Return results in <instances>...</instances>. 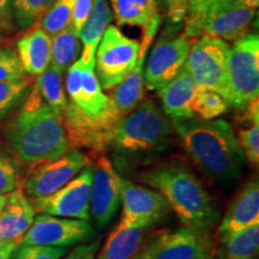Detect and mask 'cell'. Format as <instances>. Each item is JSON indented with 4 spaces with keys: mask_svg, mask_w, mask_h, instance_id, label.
I'll list each match as a JSON object with an SVG mask.
<instances>
[{
    "mask_svg": "<svg viewBox=\"0 0 259 259\" xmlns=\"http://www.w3.org/2000/svg\"><path fill=\"white\" fill-rule=\"evenodd\" d=\"M154 2L156 3L157 6H158V9H160L161 6H163V2H164V0H154Z\"/></svg>",
    "mask_w": 259,
    "mask_h": 259,
    "instance_id": "44",
    "label": "cell"
},
{
    "mask_svg": "<svg viewBox=\"0 0 259 259\" xmlns=\"http://www.w3.org/2000/svg\"><path fill=\"white\" fill-rule=\"evenodd\" d=\"M236 138L244 156L257 166L259 162V122H253L247 128H241Z\"/></svg>",
    "mask_w": 259,
    "mask_h": 259,
    "instance_id": "33",
    "label": "cell"
},
{
    "mask_svg": "<svg viewBox=\"0 0 259 259\" xmlns=\"http://www.w3.org/2000/svg\"><path fill=\"white\" fill-rule=\"evenodd\" d=\"M200 89L189 71L183 67L167 85L158 90L162 111L170 120L194 118L192 103Z\"/></svg>",
    "mask_w": 259,
    "mask_h": 259,
    "instance_id": "19",
    "label": "cell"
},
{
    "mask_svg": "<svg viewBox=\"0 0 259 259\" xmlns=\"http://www.w3.org/2000/svg\"><path fill=\"white\" fill-rule=\"evenodd\" d=\"M93 3L94 0H76V3H74L72 27L78 35L82 30L84 23L88 19V16L93 8Z\"/></svg>",
    "mask_w": 259,
    "mask_h": 259,
    "instance_id": "37",
    "label": "cell"
},
{
    "mask_svg": "<svg viewBox=\"0 0 259 259\" xmlns=\"http://www.w3.org/2000/svg\"><path fill=\"white\" fill-rule=\"evenodd\" d=\"M228 52L229 46L226 41L210 35H202L191 46L184 67L200 88L218 93L231 105L227 74Z\"/></svg>",
    "mask_w": 259,
    "mask_h": 259,
    "instance_id": "7",
    "label": "cell"
},
{
    "mask_svg": "<svg viewBox=\"0 0 259 259\" xmlns=\"http://www.w3.org/2000/svg\"><path fill=\"white\" fill-rule=\"evenodd\" d=\"M66 253L63 247L53 246H21L16 259H60Z\"/></svg>",
    "mask_w": 259,
    "mask_h": 259,
    "instance_id": "35",
    "label": "cell"
},
{
    "mask_svg": "<svg viewBox=\"0 0 259 259\" xmlns=\"http://www.w3.org/2000/svg\"><path fill=\"white\" fill-rule=\"evenodd\" d=\"M147 185L154 187L166 199L170 210L184 225L203 236L219 218L213 200L192 171L181 164H164L142 176Z\"/></svg>",
    "mask_w": 259,
    "mask_h": 259,
    "instance_id": "3",
    "label": "cell"
},
{
    "mask_svg": "<svg viewBox=\"0 0 259 259\" xmlns=\"http://www.w3.org/2000/svg\"><path fill=\"white\" fill-rule=\"evenodd\" d=\"M96 233L88 221L65 219L41 213L25 233L21 246H53L67 247L79 242L90 241Z\"/></svg>",
    "mask_w": 259,
    "mask_h": 259,
    "instance_id": "12",
    "label": "cell"
},
{
    "mask_svg": "<svg viewBox=\"0 0 259 259\" xmlns=\"http://www.w3.org/2000/svg\"><path fill=\"white\" fill-rule=\"evenodd\" d=\"M93 179V164H88L54 193L40 198H31L30 203L36 212L65 219L90 221L89 199Z\"/></svg>",
    "mask_w": 259,
    "mask_h": 259,
    "instance_id": "10",
    "label": "cell"
},
{
    "mask_svg": "<svg viewBox=\"0 0 259 259\" xmlns=\"http://www.w3.org/2000/svg\"><path fill=\"white\" fill-rule=\"evenodd\" d=\"M25 103L46 106L58 115L63 116L67 105V96L63 84V73L50 64L44 72L36 76Z\"/></svg>",
    "mask_w": 259,
    "mask_h": 259,
    "instance_id": "22",
    "label": "cell"
},
{
    "mask_svg": "<svg viewBox=\"0 0 259 259\" xmlns=\"http://www.w3.org/2000/svg\"><path fill=\"white\" fill-rule=\"evenodd\" d=\"M259 225V183L252 178L236 194L219 227L220 239Z\"/></svg>",
    "mask_w": 259,
    "mask_h": 259,
    "instance_id": "18",
    "label": "cell"
},
{
    "mask_svg": "<svg viewBox=\"0 0 259 259\" xmlns=\"http://www.w3.org/2000/svg\"><path fill=\"white\" fill-rule=\"evenodd\" d=\"M204 236L190 227L155 234L141 257L143 259H197L205 254Z\"/></svg>",
    "mask_w": 259,
    "mask_h": 259,
    "instance_id": "17",
    "label": "cell"
},
{
    "mask_svg": "<svg viewBox=\"0 0 259 259\" xmlns=\"http://www.w3.org/2000/svg\"><path fill=\"white\" fill-rule=\"evenodd\" d=\"M65 90L67 105L61 118L71 149L87 148L97 153L108 149L120 118L100 87L95 63L74 61L67 70Z\"/></svg>",
    "mask_w": 259,
    "mask_h": 259,
    "instance_id": "1",
    "label": "cell"
},
{
    "mask_svg": "<svg viewBox=\"0 0 259 259\" xmlns=\"http://www.w3.org/2000/svg\"><path fill=\"white\" fill-rule=\"evenodd\" d=\"M19 246L17 242H0V259H11Z\"/></svg>",
    "mask_w": 259,
    "mask_h": 259,
    "instance_id": "41",
    "label": "cell"
},
{
    "mask_svg": "<svg viewBox=\"0 0 259 259\" xmlns=\"http://www.w3.org/2000/svg\"><path fill=\"white\" fill-rule=\"evenodd\" d=\"M121 203V177L105 156L93 164L89 213L99 228H106Z\"/></svg>",
    "mask_w": 259,
    "mask_h": 259,
    "instance_id": "14",
    "label": "cell"
},
{
    "mask_svg": "<svg viewBox=\"0 0 259 259\" xmlns=\"http://www.w3.org/2000/svg\"><path fill=\"white\" fill-rule=\"evenodd\" d=\"M8 197L9 194H0V213L3 212V210L5 208L6 202H8Z\"/></svg>",
    "mask_w": 259,
    "mask_h": 259,
    "instance_id": "43",
    "label": "cell"
},
{
    "mask_svg": "<svg viewBox=\"0 0 259 259\" xmlns=\"http://www.w3.org/2000/svg\"><path fill=\"white\" fill-rule=\"evenodd\" d=\"M25 74L15 48L0 47V83L22 79L27 77Z\"/></svg>",
    "mask_w": 259,
    "mask_h": 259,
    "instance_id": "32",
    "label": "cell"
},
{
    "mask_svg": "<svg viewBox=\"0 0 259 259\" xmlns=\"http://www.w3.org/2000/svg\"><path fill=\"white\" fill-rule=\"evenodd\" d=\"M12 16V0H0V27H9Z\"/></svg>",
    "mask_w": 259,
    "mask_h": 259,
    "instance_id": "40",
    "label": "cell"
},
{
    "mask_svg": "<svg viewBox=\"0 0 259 259\" xmlns=\"http://www.w3.org/2000/svg\"><path fill=\"white\" fill-rule=\"evenodd\" d=\"M229 105L221 95L210 90L200 89L192 103V111L197 118L212 120L228 111Z\"/></svg>",
    "mask_w": 259,
    "mask_h": 259,
    "instance_id": "30",
    "label": "cell"
},
{
    "mask_svg": "<svg viewBox=\"0 0 259 259\" xmlns=\"http://www.w3.org/2000/svg\"><path fill=\"white\" fill-rule=\"evenodd\" d=\"M161 17L156 16L149 25L143 28L142 41L139 42V57L135 69L128 73V76L120 84L112 89V95L109 96L111 103L119 118L127 115L139 103L144 100V65L147 59V53L153 44L160 28Z\"/></svg>",
    "mask_w": 259,
    "mask_h": 259,
    "instance_id": "16",
    "label": "cell"
},
{
    "mask_svg": "<svg viewBox=\"0 0 259 259\" xmlns=\"http://www.w3.org/2000/svg\"><path fill=\"white\" fill-rule=\"evenodd\" d=\"M74 3L76 0H56L37 24L51 37H53L58 32L72 24Z\"/></svg>",
    "mask_w": 259,
    "mask_h": 259,
    "instance_id": "28",
    "label": "cell"
},
{
    "mask_svg": "<svg viewBox=\"0 0 259 259\" xmlns=\"http://www.w3.org/2000/svg\"><path fill=\"white\" fill-rule=\"evenodd\" d=\"M235 2L251 10H257L259 6V0H235Z\"/></svg>",
    "mask_w": 259,
    "mask_h": 259,
    "instance_id": "42",
    "label": "cell"
},
{
    "mask_svg": "<svg viewBox=\"0 0 259 259\" xmlns=\"http://www.w3.org/2000/svg\"><path fill=\"white\" fill-rule=\"evenodd\" d=\"M259 247V225L220 239L216 259H254Z\"/></svg>",
    "mask_w": 259,
    "mask_h": 259,
    "instance_id": "26",
    "label": "cell"
},
{
    "mask_svg": "<svg viewBox=\"0 0 259 259\" xmlns=\"http://www.w3.org/2000/svg\"><path fill=\"white\" fill-rule=\"evenodd\" d=\"M122 213L118 228H149L169 213L166 199L156 191L121 177Z\"/></svg>",
    "mask_w": 259,
    "mask_h": 259,
    "instance_id": "13",
    "label": "cell"
},
{
    "mask_svg": "<svg viewBox=\"0 0 259 259\" xmlns=\"http://www.w3.org/2000/svg\"><path fill=\"white\" fill-rule=\"evenodd\" d=\"M147 228H118L108 240L97 259H134L144 241Z\"/></svg>",
    "mask_w": 259,
    "mask_h": 259,
    "instance_id": "25",
    "label": "cell"
},
{
    "mask_svg": "<svg viewBox=\"0 0 259 259\" xmlns=\"http://www.w3.org/2000/svg\"><path fill=\"white\" fill-rule=\"evenodd\" d=\"M52 38L51 64L64 73L80 54V38L72 24L58 32Z\"/></svg>",
    "mask_w": 259,
    "mask_h": 259,
    "instance_id": "27",
    "label": "cell"
},
{
    "mask_svg": "<svg viewBox=\"0 0 259 259\" xmlns=\"http://www.w3.org/2000/svg\"><path fill=\"white\" fill-rule=\"evenodd\" d=\"M113 14L109 0H94L92 11L79 32L83 50L79 59L84 64L95 63V53L105 30L111 24Z\"/></svg>",
    "mask_w": 259,
    "mask_h": 259,
    "instance_id": "23",
    "label": "cell"
},
{
    "mask_svg": "<svg viewBox=\"0 0 259 259\" xmlns=\"http://www.w3.org/2000/svg\"><path fill=\"white\" fill-rule=\"evenodd\" d=\"M89 163L87 155L72 149L56 160L40 163L24 181L23 192L30 199L54 193L72 180Z\"/></svg>",
    "mask_w": 259,
    "mask_h": 259,
    "instance_id": "15",
    "label": "cell"
},
{
    "mask_svg": "<svg viewBox=\"0 0 259 259\" xmlns=\"http://www.w3.org/2000/svg\"><path fill=\"white\" fill-rule=\"evenodd\" d=\"M227 74L231 105L244 113L259 99V37L250 32L229 48Z\"/></svg>",
    "mask_w": 259,
    "mask_h": 259,
    "instance_id": "6",
    "label": "cell"
},
{
    "mask_svg": "<svg viewBox=\"0 0 259 259\" xmlns=\"http://www.w3.org/2000/svg\"><path fill=\"white\" fill-rule=\"evenodd\" d=\"M189 3L190 0H164L163 5L166 6L167 16L171 23L180 24L186 21Z\"/></svg>",
    "mask_w": 259,
    "mask_h": 259,
    "instance_id": "36",
    "label": "cell"
},
{
    "mask_svg": "<svg viewBox=\"0 0 259 259\" xmlns=\"http://www.w3.org/2000/svg\"><path fill=\"white\" fill-rule=\"evenodd\" d=\"M30 85V77L0 83V120L10 114L12 109H15V107L27 96Z\"/></svg>",
    "mask_w": 259,
    "mask_h": 259,
    "instance_id": "31",
    "label": "cell"
},
{
    "mask_svg": "<svg viewBox=\"0 0 259 259\" xmlns=\"http://www.w3.org/2000/svg\"><path fill=\"white\" fill-rule=\"evenodd\" d=\"M255 15L257 10L245 8L235 0H218L183 32L192 38L202 34L223 41H238L248 34Z\"/></svg>",
    "mask_w": 259,
    "mask_h": 259,
    "instance_id": "9",
    "label": "cell"
},
{
    "mask_svg": "<svg viewBox=\"0 0 259 259\" xmlns=\"http://www.w3.org/2000/svg\"><path fill=\"white\" fill-rule=\"evenodd\" d=\"M10 147L24 162L45 163L72 150L63 118L46 106L24 102L5 131Z\"/></svg>",
    "mask_w": 259,
    "mask_h": 259,
    "instance_id": "4",
    "label": "cell"
},
{
    "mask_svg": "<svg viewBox=\"0 0 259 259\" xmlns=\"http://www.w3.org/2000/svg\"><path fill=\"white\" fill-rule=\"evenodd\" d=\"M100 248V241H94L87 245L77 246L64 259H95L96 252Z\"/></svg>",
    "mask_w": 259,
    "mask_h": 259,
    "instance_id": "39",
    "label": "cell"
},
{
    "mask_svg": "<svg viewBox=\"0 0 259 259\" xmlns=\"http://www.w3.org/2000/svg\"><path fill=\"white\" fill-rule=\"evenodd\" d=\"M2 38H3V31L0 30V41H2Z\"/></svg>",
    "mask_w": 259,
    "mask_h": 259,
    "instance_id": "46",
    "label": "cell"
},
{
    "mask_svg": "<svg viewBox=\"0 0 259 259\" xmlns=\"http://www.w3.org/2000/svg\"><path fill=\"white\" fill-rule=\"evenodd\" d=\"M134 259H143V258H142V257H141V255H138V257H135Z\"/></svg>",
    "mask_w": 259,
    "mask_h": 259,
    "instance_id": "47",
    "label": "cell"
},
{
    "mask_svg": "<svg viewBox=\"0 0 259 259\" xmlns=\"http://www.w3.org/2000/svg\"><path fill=\"white\" fill-rule=\"evenodd\" d=\"M139 42L130 38L115 25H108L95 53V73L103 92L120 84L135 69Z\"/></svg>",
    "mask_w": 259,
    "mask_h": 259,
    "instance_id": "8",
    "label": "cell"
},
{
    "mask_svg": "<svg viewBox=\"0 0 259 259\" xmlns=\"http://www.w3.org/2000/svg\"><path fill=\"white\" fill-rule=\"evenodd\" d=\"M35 211L30 200L21 189L9 193L8 202L0 213V242H17L30 228L35 219Z\"/></svg>",
    "mask_w": 259,
    "mask_h": 259,
    "instance_id": "20",
    "label": "cell"
},
{
    "mask_svg": "<svg viewBox=\"0 0 259 259\" xmlns=\"http://www.w3.org/2000/svg\"><path fill=\"white\" fill-rule=\"evenodd\" d=\"M51 46V36L37 23L18 38L16 52L25 73L38 76L50 66Z\"/></svg>",
    "mask_w": 259,
    "mask_h": 259,
    "instance_id": "21",
    "label": "cell"
},
{
    "mask_svg": "<svg viewBox=\"0 0 259 259\" xmlns=\"http://www.w3.org/2000/svg\"><path fill=\"white\" fill-rule=\"evenodd\" d=\"M193 38L185 34L162 36L149 54L144 65V84L149 90H158L167 85L185 66Z\"/></svg>",
    "mask_w": 259,
    "mask_h": 259,
    "instance_id": "11",
    "label": "cell"
},
{
    "mask_svg": "<svg viewBox=\"0 0 259 259\" xmlns=\"http://www.w3.org/2000/svg\"><path fill=\"white\" fill-rule=\"evenodd\" d=\"M56 0H12L14 12L18 27L28 29L41 21Z\"/></svg>",
    "mask_w": 259,
    "mask_h": 259,
    "instance_id": "29",
    "label": "cell"
},
{
    "mask_svg": "<svg viewBox=\"0 0 259 259\" xmlns=\"http://www.w3.org/2000/svg\"><path fill=\"white\" fill-rule=\"evenodd\" d=\"M111 9L116 24L145 28L158 16L154 0H111Z\"/></svg>",
    "mask_w": 259,
    "mask_h": 259,
    "instance_id": "24",
    "label": "cell"
},
{
    "mask_svg": "<svg viewBox=\"0 0 259 259\" xmlns=\"http://www.w3.org/2000/svg\"><path fill=\"white\" fill-rule=\"evenodd\" d=\"M174 132L191 160L213 179L232 181L240 177L245 156L234 130L226 120L177 119Z\"/></svg>",
    "mask_w": 259,
    "mask_h": 259,
    "instance_id": "2",
    "label": "cell"
},
{
    "mask_svg": "<svg viewBox=\"0 0 259 259\" xmlns=\"http://www.w3.org/2000/svg\"><path fill=\"white\" fill-rule=\"evenodd\" d=\"M215 2H218V0H190L189 14H187L186 17V27H191V25L196 23L199 16Z\"/></svg>",
    "mask_w": 259,
    "mask_h": 259,
    "instance_id": "38",
    "label": "cell"
},
{
    "mask_svg": "<svg viewBox=\"0 0 259 259\" xmlns=\"http://www.w3.org/2000/svg\"><path fill=\"white\" fill-rule=\"evenodd\" d=\"M19 189V171L16 162L0 151V194H9Z\"/></svg>",
    "mask_w": 259,
    "mask_h": 259,
    "instance_id": "34",
    "label": "cell"
},
{
    "mask_svg": "<svg viewBox=\"0 0 259 259\" xmlns=\"http://www.w3.org/2000/svg\"><path fill=\"white\" fill-rule=\"evenodd\" d=\"M197 259H211V258H210L209 255L205 253V254H202V255H200V257H198Z\"/></svg>",
    "mask_w": 259,
    "mask_h": 259,
    "instance_id": "45",
    "label": "cell"
},
{
    "mask_svg": "<svg viewBox=\"0 0 259 259\" xmlns=\"http://www.w3.org/2000/svg\"><path fill=\"white\" fill-rule=\"evenodd\" d=\"M173 134L169 118L153 100H145L118 121L108 148L125 156L160 153L169 147Z\"/></svg>",
    "mask_w": 259,
    "mask_h": 259,
    "instance_id": "5",
    "label": "cell"
}]
</instances>
